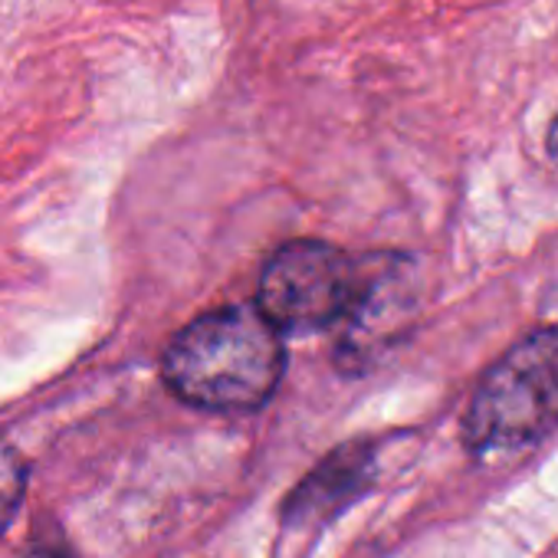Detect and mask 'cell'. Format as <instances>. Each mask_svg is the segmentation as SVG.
Returning a JSON list of instances; mask_svg holds the SVG:
<instances>
[{"label": "cell", "mask_w": 558, "mask_h": 558, "mask_svg": "<svg viewBox=\"0 0 558 558\" xmlns=\"http://www.w3.org/2000/svg\"><path fill=\"white\" fill-rule=\"evenodd\" d=\"M21 558H76L70 538L53 519H40L31 532V542Z\"/></svg>", "instance_id": "8992f818"}, {"label": "cell", "mask_w": 558, "mask_h": 558, "mask_svg": "<svg viewBox=\"0 0 558 558\" xmlns=\"http://www.w3.org/2000/svg\"><path fill=\"white\" fill-rule=\"evenodd\" d=\"M287 372V345L256 303L210 310L191 319L161 355L168 391L214 414L263 408Z\"/></svg>", "instance_id": "6da1fadb"}, {"label": "cell", "mask_w": 558, "mask_h": 558, "mask_svg": "<svg viewBox=\"0 0 558 558\" xmlns=\"http://www.w3.org/2000/svg\"><path fill=\"white\" fill-rule=\"evenodd\" d=\"M548 151H551V158L558 161V116L551 119V129H548Z\"/></svg>", "instance_id": "52a82bcc"}, {"label": "cell", "mask_w": 558, "mask_h": 558, "mask_svg": "<svg viewBox=\"0 0 558 558\" xmlns=\"http://www.w3.org/2000/svg\"><path fill=\"white\" fill-rule=\"evenodd\" d=\"M372 259H355L326 240H290L279 246L256 287V306L283 336L342 329L368 287Z\"/></svg>", "instance_id": "3957f363"}, {"label": "cell", "mask_w": 558, "mask_h": 558, "mask_svg": "<svg viewBox=\"0 0 558 558\" xmlns=\"http://www.w3.org/2000/svg\"><path fill=\"white\" fill-rule=\"evenodd\" d=\"M378 480V444L368 437L339 444L329 450L287 496L283 525L287 529H323L352 509Z\"/></svg>", "instance_id": "277c9868"}, {"label": "cell", "mask_w": 558, "mask_h": 558, "mask_svg": "<svg viewBox=\"0 0 558 558\" xmlns=\"http://www.w3.org/2000/svg\"><path fill=\"white\" fill-rule=\"evenodd\" d=\"M558 427V326L519 339L476 385L463 414L473 457H502Z\"/></svg>", "instance_id": "7a4b0ae2"}, {"label": "cell", "mask_w": 558, "mask_h": 558, "mask_svg": "<svg viewBox=\"0 0 558 558\" xmlns=\"http://www.w3.org/2000/svg\"><path fill=\"white\" fill-rule=\"evenodd\" d=\"M24 489H27V463L21 450H14L11 444H0V532L8 529V522L21 509Z\"/></svg>", "instance_id": "5b68a950"}]
</instances>
